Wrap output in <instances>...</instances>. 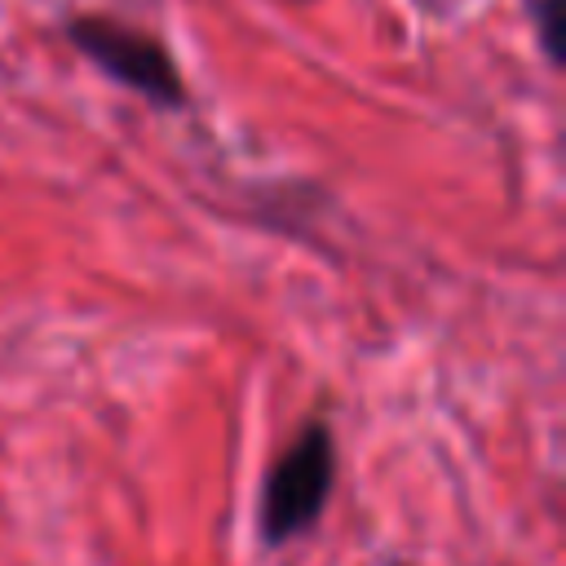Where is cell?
<instances>
[{"label": "cell", "mask_w": 566, "mask_h": 566, "mask_svg": "<svg viewBox=\"0 0 566 566\" xmlns=\"http://www.w3.org/2000/svg\"><path fill=\"white\" fill-rule=\"evenodd\" d=\"M66 40L106 80L146 97L150 106H159V111H181L186 106L181 71H177L172 53L150 31H137V27H128L119 18H106V13H80V18L66 22Z\"/></svg>", "instance_id": "obj_1"}, {"label": "cell", "mask_w": 566, "mask_h": 566, "mask_svg": "<svg viewBox=\"0 0 566 566\" xmlns=\"http://www.w3.org/2000/svg\"><path fill=\"white\" fill-rule=\"evenodd\" d=\"M332 478H336L332 429L323 420H310L265 478V495H261L265 539L283 544V539H296L301 531H310L332 495Z\"/></svg>", "instance_id": "obj_2"}, {"label": "cell", "mask_w": 566, "mask_h": 566, "mask_svg": "<svg viewBox=\"0 0 566 566\" xmlns=\"http://www.w3.org/2000/svg\"><path fill=\"white\" fill-rule=\"evenodd\" d=\"M531 18H535V35L539 49L553 66H562V0H526Z\"/></svg>", "instance_id": "obj_3"}]
</instances>
